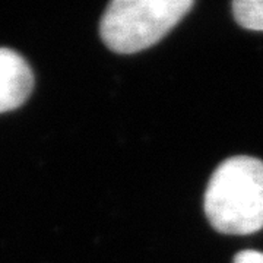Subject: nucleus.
<instances>
[{"label": "nucleus", "mask_w": 263, "mask_h": 263, "mask_svg": "<svg viewBox=\"0 0 263 263\" xmlns=\"http://www.w3.org/2000/svg\"><path fill=\"white\" fill-rule=\"evenodd\" d=\"M203 208L221 234L249 235L263 228V161L237 155L222 161L208 183Z\"/></svg>", "instance_id": "nucleus-1"}, {"label": "nucleus", "mask_w": 263, "mask_h": 263, "mask_svg": "<svg viewBox=\"0 0 263 263\" xmlns=\"http://www.w3.org/2000/svg\"><path fill=\"white\" fill-rule=\"evenodd\" d=\"M233 263H263V253L257 250H243L235 254Z\"/></svg>", "instance_id": "nucleus-5"}, {"label": "nucleus", "mask_w": 263, "mask_h": 263, "mask_svg": "<svg viewBox=\"0 0 263 263\" xmlns=\"http://www.w3.org/2000/svg\"><path fill=\"white\" fill-rule=\"evenodd\" d=\"M32 86L34 76L27 60L10 48L0 47V113L22 105Z\"/></svg>", "instance_id": "nucleus-3"}, {"label": "nucleus", "mask_w": 263, "mask_h": 263, "mask_svg": "<svg viewBox=\"0 0 263 263\" xmlns=\"http://www.w3.org/2000/svg\"><path fill=\"white\" fill-rule=\"evenodd\" d=\"M231 6L238 25L250 31H263V0H235Z\"/></svg>", "instance_id": "nucleus-4"}, {"label": "nucleus", "mask_w": 263, "mask_h": 263, "mask_svg": "<svg viewBox=\"0 0 263 263\" xmlns=\"http://www.w3.org/2000/svg\"><path fill=\"white\" fill-rule=\"evenodd\" d=\"M193 5V0H114L101 19V38L116 53H138L165 37Z\"/></svg>", "instance_id": "nucleus-2"}]
</instances>
